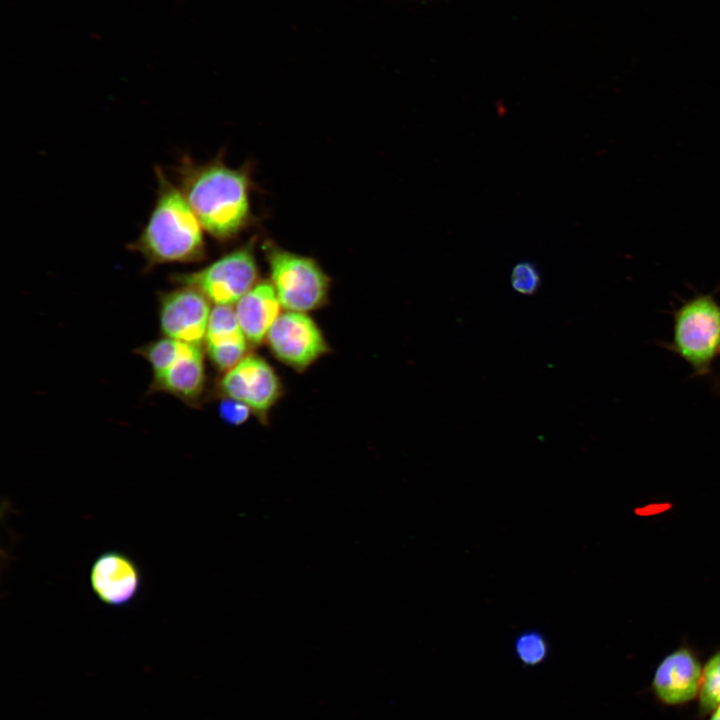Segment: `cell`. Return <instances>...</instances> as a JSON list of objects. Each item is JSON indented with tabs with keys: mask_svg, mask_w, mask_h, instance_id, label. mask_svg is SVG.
<instances>
[{
	"mask_svg": "<svg viewBox=\"0 0 720 720\" xmlns=\"http://www.w3.org/2000/svg\"><path fill=\"white\" fill-rule=\"evenodd\" d=\"M515 652L525 665H537L547 656L548 647L544 637L535 631L522 633L515 642Z\"/></svg>",
	"mask_w": 720,
	"mask_h": 720,
	"instance_id": "16",
	"label": "cell"
},
{
	"mask_svg": "<svg viewBox=\"0 0 720 720\" xmlns=\"http://www.w3.org/2000/svg\"><path fill=\"white\" fill-rule=\"evenodd\" d=\"M263 250L271 284L283 308L306 313L325 303L329 278L314 259L285 250L270 241L265 242Z\"/></svg>",
	"mask_w": 720,
	"mask_h": 720,
	"instance_id": "4",
	"label": "cell"
},
{
	"mask_svg": "<svg viewBox=\"0 0 720 720\" xmlns=\"http://www.w3.org/2000/svg\"><path fill=\"white\" fill-rule=\"evenodd\" d=\"M697 698L698 712L701 716L710 714L720 705V649L706 660L702 668Z\"/></svg>",
	"mask_w": 720,
	"mask_h": 720,
	"instance_id": "14",
	"label": "cell"
},
{
	"mask_svg": "<svg viewBox=\"0 0 720 720\" xmlns=\"http://www.w3.org/2000/svg\"><path fill=\"white\" fill-rule=\"evenodd\" d=\"M664 346L690 366L693 376L710 374L720 352V304L714 293L697 294L674 310L672 339Z\"/></svg>",
	"mask_w": 720,
	"mask_h": 720,
	"instance_id": "3",
	"label": "cell"
},
{
	"mask_svg": "<svg viewBox=\"0 0 720 720\" xmlns=\"http://www.w3.org/2000/svg\"><path fill=\"white\" fill-rule=\"evenodd\" d=\"M205 367L199 345L185 343L180 355L154 375V390L169 393L187 403L196 402L204 390Z\"/></svg>",
	"mask_w": 720,
	"mask_h": 720,
	"instance_id": "11",
	"label": "cell"
},
{
	"mask_svg": "<svg viewBox=\"0 0 720 720\" xmlns=\"http://www.w3.org/2000/svg\"><path fill=\"white\" fill-rule=\"evenodd\" d=\"M179 188L203 229L219 241L236 237L251 218L250 178L222 159L197 163L183 156L176 167Z\"/></svg>",
	"mask_w": 720,
	"mask_h": 720,
	"instance_id": "1",
	"label": "cell"
},
{
	"mask_svg": "<svg viewBox=\"0 0 720 720\" xmlns=\"http://www.w3.org/2000/svg\"><path fill=\"white\" fill-rule=\"evenodd\" d=\"M258 267L251 244L239 247L206 267L175 276L181 285L202 292L216 305H232L257 284Z\"/></svg>",
	"mask_w": 720,
	"mask_h": 720,
	"instance_id": "5",
	"label": "cell"
},
{
	"mask_svg": "<svg viewBox=\"0 0 720 720\" xmlns=\"http://www.w3.org/2000/svg\"><path fill=\"white\" fill-rule=\"evenodd\" d=\"M204 341L206 348L248 342L231 305H216L212 308Z\"/></svg>",
	"mask_w": 720,
	"mask_h": 720,
	"instance_id": "13",
	"label": "cell"
},
{
	"mask_svg": "<svg viewBox=\"0 0 720 720\" xmlns=\"http://www.w3.org/2000/svg\"><path fill=\"white\" fill-rule=\"evenodd\" d=\"M157 196L148 220L130 249L148 266L189 263L205 257L203 227L185 196L161 167L155 168Z\"/></svg>",
	"mask_w": 720,
	"mask_h": 720,
	"instance_id": "2",
	"label": "cell"
},
{
	"mask_svg": "<svg viewBox=\"0 0 720 720\" xmlns=\"http://www.w3.org/2000/svg\"><path fill=\"white\" fill-rule=\"evenodd\" d=\"M185 342L163 337L143 346L138 352L149 362L153 375L166 369L181 353Z\"/></svg>",
	"mask_w": 720,
	"mask_h": 720,
	"instance_id": "15",
	"label": "cell"
},
{
	"mask_svg": "<svg viewBox=\"0 0 720 720\" xmlns=\"http://www.w3.org/2000/svg\"><path fill=\"white\" fill-rule=\"evenodd\" d=\"M211 310L210 300L202 292L182 285L161 297V330L165 337L200 346L205 340Z\"/></svg>",
	"mask_w": 720,
	"mask_h": 720,
	"instance_id": "7",
	"label": "cell"
},
{
	"mask_svg": "<svg viewBox=\"0 0 720 720\" xmlns=\"http://www.w3.org/2000/svg\"><path fill=\"white\" fill-rule=\"evenodd\" d=\"M281 307L274 287L268 282L257 283L242 296L234 309L247 341L261 343L281 314Z\"/></svg>",
	"mask_w": 720,
	"mask_h": 720,
	"instance_id": "12",
	"label": "cell"
},
{
	"mask_svg": "<svg viewBox=\"0 0 720 720\" xmlns=\"http://www.w3.org/2000/svg\"><path fill=\"white\" fill-rule=\"evenodd\" d=\"M702 668L695 651L688 646L667 654L656 667L651 681L656 699L666 706L693 701L698 697Z\"/></svg>",
	"mask_w": 720,
	"mask_h": 720,
	"instance_id": "9",
	"label": "cell"
},
{
	"mask_svg": "<svg viewBox=\"0 0 720 720\" xmlns=\"http://www.w3.org/2000/svg\"><path fill=\"white\" fill-rule=\"evenodd\" d=\"M90 586L96 598L112 607L132 602L141 588V573L127 554L106 551L93 562L89 574Z\"/></svg>",
	"mask_w": 720,
	"mask_h": 720,
	"instance_id": "10",
	"label": "cell"
},
{
	"mask_svg": "<svg viewBox=\"0 0 720 720\" xmlns=\"http://www.w3.org/2000/svg\"><path fill=\"white\" fill-rule=\"evenodd\" d=\"M251 409L244 403L232 398L223 399L219 405L220 416L229 424L240 425L244 423Z\"/></svg>",
	"mask_w": 720,
	"mask_h": 720,
	"instance_id": "18",
	"label": "cell"
},
{
	"mask_svg": "<svg viewBox=\"0 0 720 720\" xmlns=\"http://www.w3.org/2000/svg\"><path fill=\"white\" fill-rule=\"evenodd\" d=\"M709 720H720V705L711 712Z\"/></svg>",
	"mask_w": 720,
	"mask_h": 720,
	"instance_id": "19",
	"label": "cell"
},
{
	"mask_svg": "<svg viewBox=\"0 0 720 720\" xmlns=\"http://www.w3.org/2000/svg\"><path fill=\"white\" fill-rule=\"evenodd\" d=\"M219 387L225 397L246 404L261 416L275 404L281 393L277 374L264 359L255 355H246L225 371Z\"/></svg>",
	"mask_w": 720,
	"mask_h": 720,
	"instance_id": "8",
	"label": "cell"
},
{
	"mask_svg": "<svg viewBox=\"0 0 720 720\" xmlns=\"http://www.w3.org/2000/svg\"><path fill=\"white\" fill-rule=\"evenodd\" d=\"M541 284V276L535 264L529 261L517 263L511 272L512 288L523 295L535 294Z\"/></svg>",
	"mask_w": 720,
	"mask_h": 720,
	"instance_id": "17",
	"label": "cell"
},
{
	"mask_svg": "<svg viewBox=\"0 0 720 720\" xmlns=\"http://www.w3.org/2000/svg\"><path fill=\"white\" fill-rule=\"evenodd\" d=\"M266 339L276 358L295 369H305L328 351L321 330L303 312L281 313Z\"/></svg>",
	"mask_w": 720,
	"mask_h": 720,
	"instance_id": "6",
	"label": "cell"
},
{
	"mask_svg": "<svg viewBox=\"0 0 720 720\" xmlns=\"http://www.w3.org/2000/svg\"><path fill=\"white\" fill-rule=\"evenodd\" d=\"M715 389H716V391H717V392L719 393V395H720V377H719V378L717 379V381L715 382Z\"/></svg>",
	"mask_w": 720,
	"mask_h": 720,
	"instance_id": "20",
	"label": "cell"
}]
</instances>
